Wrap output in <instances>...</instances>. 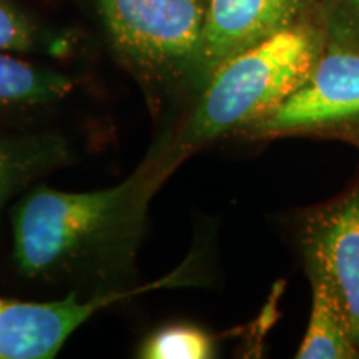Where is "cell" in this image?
Returning <instances> with one entry per match:
<instances>
[{
    "mask_svg": "<svg viewBox=\"0 0 359 359\" xmlns=\"http://www.w3.org/2000/svg\"><path fill=\"white\" fill-rule=\"evenodd\" d=\"M311 281V313L302 346L299 359H351L359 356V349L349 334L348 325L330 286L316 273L308 271Z\"/></svg>",
    "mask_w": 359,
    "mask_h": 359,
    "instance_id": "10",
    "label": "cell"
},
{
    "mask_svg": "<svg viewBox=\"0 0 359 359\" xmlns=\"http://www.w3.org/2000/svg\"><path fill=\"white\" fill-rule=\"evenodd\" d=\"M50 35L12 0H0V52L27 55L52 48Z\"/></svg>",
    "mask_w": 359,
    "mask_h": 359,
    "instance_id": "12",
    "label": "cell"
},
{
    "mask_svg": "<svg viewBox=\"0 0 359 359\" xmlns=\"http://www.w3.org/2000/svg\"><path fill=\"white\" fill-rule=\"evenodd\" d=\"M359 127V48L327 40L308 77L246 130L258 138L336 133Z\"/></svg>",
    "mask_w": 359,
    "mask_h": 359,
    "instance_id": "4",
    "label": "cell"
},
{
    "mask_svg": "<svg viewBox=\"0 0 359 359\" xmlns=\"http://www.w3.org/2000/svg\"><path fill=\"white\" fill-rule=\"evenodd\" d=\"M308 0H206L195 72L201 82L228 58L293 24Z\"/></svg>",
    "mask_w": 359,
    "mask_h": 359,
    "instance_id": "7",
    "label": "cell"
},
{
    "mask_svg": "<svg viewBox=\"0 0 359 359\" xmlns=\"http://www.w3.org/2000/svg\"><path fill=\"white\" fill-rule=\"evenodd\" d=\"M302 248L308 271L330 286L359 349V185L308 213Z\"/></svg>",
    "mask_w": 359,
    "mask_h": 359,
    "instance_id": "6",
    "label": "cell"
},
{
    "mask_svg": "<svg viewBox=\"0 0 359 359\" xmlns=\"http://www.w3.org/2000/svg\"><path fill=\"white\" fill-rule=\"evenodd\" d=\"M69 75L0 52V122L27 118L62 102L74 92Z\"/></svg>",
    "mask_w": 359,
    "mask_h": 359,
    "instance_id": "9",
    "label": "cell"
},
{
    "mask_svg": "<svg viewBox=\"0 0 359 359\" xmlns=\"http://www.w3.org/2000/svg\"><path fill=\"white\" fill-rule=\"evenodd\" d=\"M183 271L137 288L110 290L88 299L79 290L55 302H25L0 296V359H52L93 314L145 291L182 285Z\"/></svg>",
    "mask_w": 359,
    "mask_h": 359,
    "instance_id": "5",
    "label": "cell"
},
{
    "mask_svg": "<svg viewBox=\"0 0 359 359\" xmlns=\"http://www.w3.org/2000/svg\"><path fill=\"white\" fill-rule=\"evenodd\" d=\"M215 356V339L206 331L190 325L161 327L138 348V358L145 359H208Z\"/></svg>",
    "mask_w": 359,
    "mask_h": 359,
    "instance_id": "11",
    "label": "cell"
},
{
    "mask_svg": "<svg viewBox=\"0 0 359 359\" xmlns=\"http://www.w3.org/2000/svg\"><path fill=\"white\" fill-rule=\"evenodd\" d=\"M326 42L325 27L296 20L223 62L205 82L175 147L168 148L175 163L271 114L308 77Z\"/></svg>",
    "mask_w": 359,
    "mask_h": 359,
    "instance_id": "2",
    "label": "cell"
},
{
    "mask_svg": "<svg viewBox=\"0 0 359 359\" xmlns=\"http://www.w3.org/2000/svg\"><path fill=\"white\" fill-rule=\"evenodd\" d=\"M74 161V151L57 132L0 130V213L22 191Z\"/></svg>",
    "mask_w": 359,
    "mask_h": 359,
    "instance_id": "8",
    "label": "cell"
},
{
    "mask_svg": "<svg viewBox=\"0 0 359 359\" xmlns=\"http://www.w3.org/2000/svg\"><path fill=\"white\" fill-rule=\"evenodd\" d=\"M154 148L127 180L95 191L39 185L12 213V263L43 283H109L132 269L151 196L173 172Z\"/></svg>",
    "mask_w": 359,
    "mask_h": 359,
    "instance_id": "1",
    "label": "cell"
},
{
    "mask_svg": "<svg viewBox=\"0 0 359 359\" xmlns=\"http://www.w3.org/2000/svg\"><path fill=\"white\" fill-rule=\"evenodd\" d=\"M111 47L148 103L175 79L195 70L206 0H95Z\"/></svg>",
    "mask_w": 359,
    "mask_h": 359,
    "instance_id": "3",
    "label": "cell"
},
{
    "mask_svg": "<svg viewBox=\"0 0 359 359\" xmlns=\"http://www.w3.org/2000/svg\"><path fill=\"white\" fill-rule=\"evenodd\" d=\"M323 27L327 40L359 48V0H330Z\"/></svg>",
    "mask_w": 359,
    "mask_h": 359,
    "instance_id": "13",
    "label": "cell"
}]
</instances>
